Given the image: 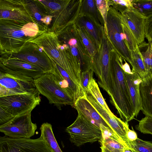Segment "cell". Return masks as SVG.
Masks as SVG:
<instances>
[{"mask_svg": "<svg viewBox=\"0 0 152 152\" xmlns=\"http://www.w3.org/2000/svg\"><path fill=\"white\" fill-rule=\"evenodd\" d=\"M7 54L35 65L41 69L44 73L54 72L52 61L43 47L35 43L28 42L18 53Z\"/></svg>", "mask_w": 152, "mask_h": 152, "instance_id": "cell-12", "label": "cell"}, {"mask_svg": "<svg viewBox=\"0 0 152 152\" xmlns=\"http://www.w3.org/2000/svg\"><path fill=\"white\" fill-rule=\"evenodd\" d=\"M138 121V124L135 126V129L143 134L152 135V118L145 116Z\"/></svg>", "mask_w": 152, "mask_h": 152, "instance_id": "cell-34", "label": "cell"}, {"mask_svg": "<svg viewBox=\"0 0 152 152\" xmlns=\"http://www.w3.org/2000/svg\"><path fill=\"white\" fill-rule=\"evenodd\" d=\"M39 91L34 94H19L0 96V108L12 119L31 112L41 101Z\"/></svg>", "mask_w": 152, "mask_h": 152, "instance_id": "cell-7", "label": "cell"}, {"mask_svg": "<svg viewBox=\"0 0 152 152\" xmlns=\"http://www.w3.org/2000/svg\"><path fill=\"white\" fill-rule=\"evenodd\" d=\"M123 152H132L130 150L128 149H125L124 150Z\"/></svg>", "mask_w": 152, "mask_h": 152, "instance_id": "cell-46", "label": "cell"}, {"mask_svg": "<svg viewBox=\"0 0 152 152\" xmlns=\"http://www.w3.org/2000/svg\"><path fill=\"white\" fill-rule=\"evenodd\" d=\"M31 115V112L14 117L0 125V132L11 138H30L37 128L36 124L32 122Z\"/></svg>", "mask_w": 152, "mask_h": 152, "instance_id": "cell-13", "label": "cell"}, {"mask_svg": "<svg viewBox=\"0 0 152 152\" xmlns=\"http://www.w3.org/2000/svg\"><path fill=\"white\" fill-rule=\"evenodd\" d=\"M0 66L1 71L25 75L34 79L44 74L35 65L7 54H1Z\"/></svg>", "mask_w": 152, "mask_h": 152, "instance_id": "cell-14", "label": "cell"}, {"mask_svg": "<svg viewBox=\"0 0 152 152\" xmlns=\"http://www.w3.org/2000/svg\"><path fill=\"white\" fill-rule=\"evenodd\" d=\"M41 136L52 152H62L55 138L52 126L48 122L43 123L40 128Z\"/></svg>", "mask_w": 152, "mask_h": 152, "instance_id": "cell-25", "label": "cell"}, {"mask_svg": "<svg viewBox=\"0 0 152 152\" xmlns=\"http://www.w3.org/2000/svg\"><path fill=\"white\" fill-rule=\"evenodd\" d=\"M43 6L46 10H49L51 13L56 12L58 15L69 5L71 0H63L58 1H41L39 0Z\"/></svg>", "mask_w": 152, "mask_h": 152, "instance_id": "cell-29", "label": "cell"}, {"mask_svg": "<svg viewBox=\"0 0 152 152\" xmlns=\"http://www.w3.org/2000/svg\"><path fill=\"white\" fill-rule=\"evenodd\" d=\"M122 58L110 46V81L108 94L123 121L128 123L134 118V109L130 98L124 71Z\"/></svg>", "mask_w": 152, "mask_h": 152, "instance_id": "cell-1", "label": "cell"}, {"mask_svg": "<svg viewBox=\"0 0 152 152\" xmlns=\"http://www.w3.org/2000/svg\"><path fill=\"white\" fill-rule=\"evenodd\" d=\"M97 9L101 13L104 21V28L106 29V20L110 7L109 0H95Z\"/></svg>", "mask_w": 152, "mask_h": 152, "instance_id": "cell-39", "label": "cell"}, {"mask_svg": "<svg viewBox=\"0 0 152 152\" xmlns=\"http://www.w3.org/2000/svg\"><path fill=\"white\" fill-rule=\"evenodd\" d=\"M0 152H52L40 136L36 139L0 137Z\"/></svg>", "mask_w": 152, "mask_h": 152, "instance_id": "cell-11", "label": "cell"}, {"mask_svg": "<svg viewBox=\"0 0 152 152\" xmlns=\"http://www.w3.org/2000/svg\"><path fill=\"white\" fill-rule=\"evenodd\" d=\"M132 69L142 78H145L148 74L146 70L142 55L138 47L135 50L131 51Z\"/></svg>", "mask_w": 152, "mask_h": 152, "instance_id": "cell-26", "label": "cell"}, {"mask_svg": "<svg viewBox=\"0 0 152 152\" xmlns=\"http://www.w3.org/2000/svg\"><path fill=\"white\" fill-rule=\"evenodd\" d=\"M122 23L128 48L131 51H134L138 47L137 42L129 28L122 19Z\"/></svg>", "mask_w": 152, "mask_h": 152, "instance_id": "cell-35", "label": "cell"}, {"mask_svg": "<svg viewBox=\"0 0 152 152\" xmlns=\"http://www.w3.org/2000/svg\"><path fill=\"white\" fill-rule=\"evenodd\" d=\"M25 24L0 19V54L17 53L33 37L26 36L21 30Z\"/></svg>", "mask_w": 152, "mask_h": 152, "instance_id": "cell-3", "label": "cell"}, {"mask_svg": "<svg viewBox=\"0 0 152 152\" xmlns=\"http://www.w3.org/2000/svg\"><path fill=\"white\" fill-rule=\"evenodd\" d=\"M66 131L69 135L70 140L77 146L100 141L102 138L100 128L78 112L75 120L66 128Z\"/></svg>", "mask_w": 152, "mask_h": 152, "instance_id": "cell-8", "label": "cell"}, {"mask_svg": "<svg viewBox=\"0 0 152 152\" xmlns=\"http://www.w3.org/2000/svg\"><path fill=\"white\" fill-rule=\"evenodd\" d=\"M145 50H140L142 55L145 69L148 73H152V40L145 43Z\"/></svg>", "mask_w": 152, "mask_h": 152, "instance_id": "cell-32", "label": "cell"}, {"mask_svg": "<svg viewBox=\"0 0 152 152\" xmlns=\"http://www.w3.org/2000/svg\"><path fill=\"white\" fill-rule=\"evenodd\" d=\"M93 73L91 69L82 72L80 73L81 85L84 93L88 91L89 83L93 78Z\"/></svg>", "mask_w": 152, "mask_h": 152, "instance_id": "cell-36", "label": "cell"}, {"mask_svg": "<svg viewBox=\"0 0 152 152\" xmlns=\"http://www.w3.org/2000/svg\"><path fill=\"white\" fill-rule=\"evenodd\" d=\"M124 73L135 117H137L142 108L140 87L142 79L133 69L131 73L124 71Z\"/></svg>", "mask_w": 152, "mask_h": 152, "instance_id": "cell-19", "label": "cell"}, {"mask_svg": "<svg viewBox=\"0 0 152 152\" xmlns=\"http://www.w3.org/2000/svg\"><path fill=\"white\" fill-rule=\"evenodd\" d=\"M132 1V0H109V2L110 6L121 13L127 8L133 6Z\"/></svg>", "mask_w": 152, "mask_h": 152, "instance_id": "cell-38", "label": "cell"}, {"mask_svg": "<svg viewBox=\"0 0 152 152\" xmlns=\"http://www.w3.org/2000/svg\"><path fill=\"white\" fill-rule=\"evenodd\" d=\"M129 150L132 152H152V142L138 138L136 140H129Z\"/></svg>", "mask_w": 152, "mask_h": 152, "instance_id": "cell-30", "label": "cell"}, {"mask_svg": "<svg viewBox=\"0 0 152 152\" xmlns=\"http://www.w3.org/2000/svg\"><path fill=\"white\" fill-rule=\"evenodd\" d=\"M88 91L105 110L111 115H115L107 105L102 94L98 85L94 78L89 83Z\"/></svg>", "mask_w": 152, "mask_h": 152, "instance_id": "cell-28", "label": "cell"}, {"mask_svg": "<svg viewBox=\"0 0 152 152\" xmlns=\"http://www.w3.org/2000/svg\"><path fill=\"white\" fill-rule=\"evenodd\" d=\"M26 1L34 23L38 25L40 31H47V25L41 21L42 18L48 15L46 10H44L45 9L39 0Z\"/></svg>", "mask_w": 152, "mask_h": 152, "instance_id": "cell-23", "label": "cell"}, {"mask_svg": "<svg viewBox=\"0 0 152 152\" xmlns=\"http://www.w3.org/2000/svg\"><path fill=\"white\" fill-rule=\"evenodd\" d=\"M125 63L124 64H122V67L124 71L128 73H131L132 72V70H131L130 66L128 63L126 61L125 59H123Z\"/></svg>", "mask_w": 152, "mask_h": 152, "instance_id": "cell-44", "label": "cell"}, {"mask_svg": "<svg viewBox=\"0 0 152 152\" xmlns=\"http://www.w3.org/2000/svg\"><path fill=\"white\" fill-rule=\"evenodd\" d=\"M53 74L56 82L75 101L84 96L81 86L74 81L68 73L54 62Z\"/></svg>", "mask_w": 152, "mask_h": 152, "instance_id": "cell-18", "label": "cell"}, {"mask_svg": "<svg viewBox=\"0 0 152 152\" xmlns=\"http://www.w3.org/2000/svg\"><path fill=\"white\" fill-rule=\"evenodd\" d=\"M56 34L59 40L67 45L72 54L77 59L81 72L91 69V58L78 33L75 23Z\"/></svg>", "mask_w": 152, "mask_h": 152, "instance_id": "cell-9", "label": "cell"}, {"mask_svg": "<svg viewBox=\"0 0 152 152\" xmlns=\"http://www.w3.org/2000/svg\"><path fill=\"white\" fill-rule=\"evenodd\" d=\"M42 46L52 61L64 69L72 79L81 86L80 64L72 54L68 46L59 41L51 31H40L29 42Z\"/></svg>", "mask_w": 152, "mask_h": 152, "instance_id": "cell-2", "label": "cell"}, {"mask_svg": "<svg viewBox=\"0 0 152 152\" xmlns=\"http://www.w3.org/2000/svg\"><path fill=\"white\" fill-rule=\"evenodd\" d=\"M102 39L99 48L91 58V69L97 77L99 86L108 94L110 80V45L104 26L102 27Z\"/></svg>", "mask_w": 152, "mask_h": 152, "instance_id": "cell-6", "label": "cell"}, {"mask_svg": "<svg viewBox=\"0 0 152 152\" xmlns=\"http://www.w3.org/2000/svg\"><path fill=\"white\" fill-rule=\"evenodd\" d=\"M80 15L89 16L104 27V19L97 9L95 0H82Z\"/></svg>", "mask_w": 152, "mask_h": 152, "instance_id": "cell-24", "label": "cell"}, {"mask_svg": "<svg viewBox=\"0 0 152 152\" xmlns=\"http://www.w3.org/2000/svg\"><path fill=\"white\" fill-rule=\"evenodd\" d=\"M34 80L37 90L49 104H53L59 110L63 105L73 107L75 101L56 82L52 73H44Z\"/></svg>", "mask_w": 152, "mask_h": 152, "instance_id": "cell-5", "label": "cell"}, {"mask_svg": "<svg viewBox=\"0 0 152 152\" xmlns=\"http://www.w3.org/2000/svg\"><path fill=\"white\" fill-rule=\"evenodd\" d=\"M127 137L129 140L132 141L136 140L138 138L137 134L132 127V130L129 129L127 132Z\"/></svg>", "mask_w": 152, "mask_h": 152, "instance_id": "cell-42", "label": "cell"}, {"mask_svg": "<svg viewBox=\"0 0 152 152\" xmlns=\"http://www.w3.org/2000/svg\"><path fill=\"white\" fill-rule=\"evenodd\" d=\"M0 19L12 20L26 24L34 20L26 0H0Z\"/></svg>", "mask_w": 152, "mask_h": 152, "instance_id": "cell-15", "label": "cell"}, {"mask_svg": "<svg viewBox=\"0 0 152 152\" xmlns=\"http://www.w3.org/2000/svg\"><path fill=\"white\" fill-rule=\"evenodd\" d=\"M34 79L28 76L0 72V96L38 92Z\"/></svg>", "mask_w": 152, "mask_h": 152, "instance_id": "cell-10", "label": "cell"}, {"mask_svg": "<svg viewBox=\"0 0 152 152\" xmlns=\"http://www.w3.org/2000/svg\"><path fill=\"white\" fill-rule=\"evenodd\" d=\"M73 107L86 119L98 127L99 128L100 125H102L110 128L107 123L87 100L85 95L76 100Z\"/></svg>", "mask_w": 152, "mask_h": 152, "instance_id": "cell-20", "label": "cell"}, {"mask_svg": "<svg viewBox=\"0 0 152 152\" xmlns=\"http://www.w3.org/2000/svg\"><path fill=\"white\" fill-rule=\"evenodd\" d=\"M21 30L26 36L31 37L36 36L40 31L38 25L32 22L24 24Z\"/></svg>", "mask_w": 152, "mask_h": 152, "instance_id": "cell-37", "label": "cell"}, {"mask_svg": "<svg viewBox=\"0 0 152 152\" xmlns=\"http://www.w3.org/2000/svg\"><path fill=\"white\" fill-rule=\"evenodd\" d=\"M142 108L145 116L152 118V73H149L142 79L140 85Z\"/></svg>", "mask_w": 152, "mask_h": 152, "instance_id": "cell-21", "label": "cell"}, {"mask_svg": "<svg viewBox=\"0 0 152 152\" xmlns=\"http://www.w3.org/2000/svg\"><path fill=\"white\" fill-rule=\"evenodd\" d=\"M105 31L112 48L131 64V52L126 42L121 14L111 6L110 7L108 12Z\"/></svg>", "mask_w": 152, "mask_h": 152, "instance_id": "cell-4", "label": "cell"}, {"mask_svg": "<svg viewBox=\"0 0 152 152\" xmlns=\"http://www.w3.org/2000/svg\"><path fill=\"white\" fill-rule=\"evenodd\" d=\"M101 145L111 152H123L127 149L117 141L109 138H102L100 141Z\"/></svg>", "mask_w": 152, "mask_h": 152, "instance_id": "cell-33", "label": "cell"}, {"mask_svg": "<svg viewBox=\"0 0 152 152\" xmlns=\"http://www.w3.org/2000/svg\"><path fill=\"white\" fill-rule=\"evenodd\" d=\"M133 6L147 17L152 14V0H133Z\"/></svg>", "mask_w": 152, "mask_h": 152, "instance_id": "cell-31", "label": "cell"}, {"mask_svg": "<svg viewBox=\"0 0 152 152\" xmlns=\"http://www.w3.org/2000/svg\"><path fill=\"white\" fill-rule=\"evenodd\" d=\"M99 128L101 131L102 138H109L115 140L123 145L128 149L122 140L109 128L102 125H100Z\"/></svg>", "mask_w": 152, "mask_h": 152, "instance_id": "cell-40", "label": "cell"}, {"mask_svg": "<svg viewBox=\"0 0 152 152\" xmlns=\"http://www.w3.org/2000/svg\"><path fill=\"white\" fill-rule=\"evenodd\" d=\"M53 17V16L52 15H48L42 18L41 21L44 24L47 26L50 23Z\"/></svg>", "mask_w": 152, "mask_h": 152, "instance_id": "cell-43", "label": "cell"}, {"mask_svg": "<svg viewBox=\"0 0 152 152\" xmlns=\"http://www.w3.org/2000/svg\"><path fill=\"white\" fill-rule=\"evenodd\" d=\"M121 14L122 20L132 34L138 45L143 43L145 37V26L146 17L133 6Z\"/></svg>", "mask_w": 152, "mask_h": 152, "instance_id": "cell-17", "label": "cell"}, {"mask_svg": "<svg viewBox=\"0 0 152 152\" xmlns=\"http://www.w3.org/2000/svg\"><path fill=\"white\" fill-rule=\"evenodd\" d=\"M85 96L96 111L102 117L110 128L126 144L128 142L127 133L129 130L128 123L122 121L115 115H112L105 110L88 91Z\"/></svg>", "mask_w": 152, "mask_h": 152, "instance_id": "cell-16", "label": "cell"}, {"mask_svg": "<svg viewBox=\"0 0 152 152\" xmlns=\"http://www.w3.org/2000/svg\"><path fill=\"white\" fill-rule=\"evenodd\" d=\"M145 33V37L148 41L152 40V14L146 18Z\"/></svg>", "mask_w": 152, "mask_h": 152, "instance_id": "cell-41", "label": "cell"}, {"mask_svg": "<svg viewBox=\"0 0 152 152\" xmlns=\"http://www.w3.org/2000/svg\"><path fill=\"white\" fill-rule=\"evenodd\" d=\"M101 152H111L103 146H101Z\"/></svg>", "mask_w": 152, "mask_h": 152, "instance_id": "cell-45", "label": "cell"}, {"mask_svg": "<svg viewBox=\"0 0 152 152\" xmlns=\"http://www.w3.org/2000/svg\"><path fill=\"white\" fill-rule=\"evenodd\" d=\"M76 27L82 42L91 58L97 51L95 41L84 28L77 26Z\"/></svg>", "mask_w": 152, "mask_h": 152, "instance_id": "cell-27", "label": "cell"}, {"mask_svg": "<svg viewBox=\"0 0 152 152\" xmlns=\"http://www.w3.org/2000/svg\"><path fill=\"white\" fill-rule=\"evenodd\" d=\"M76 25L84 28L95 41L97 50L99 48L102 37V26L91 17L79 15Z\"/></svg>", "mask_w": 152, "mask_h": 152, "instance_id": "cell-22", "label": "cell"}]
</instances>
